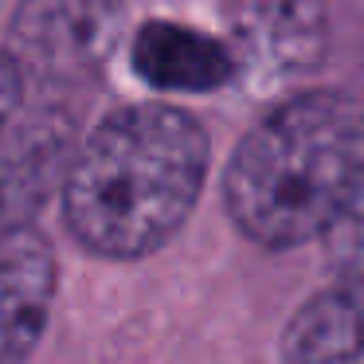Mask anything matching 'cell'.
<instances>
[{
    "mask_svg": "<svg viewBox=\"0 0 364 364\" xmlns=\"http://www.w3.org/2000/svg\"><path fill=\"white\" fill-rule=\"evenodd\" d=\"M208 173V134L173 106L114 110L63 176L71 235L106 259H141L181 231Z\"/></svg>",
    "mask_w": 364,
    "mask_h": 364,
    "instance_id": "6da1fadb",
    "label": "cell"
},
{
    "mask_svg": "<svg viewBox=\"0 0 364 364\" xmlns=\"http://www.w3.org/2000/svg\"><path fill=\"white\" fill-rule=\"evenodd\" d=\"M364 173V110L345 95H301L259 122L235 149L223 200L247 239L298 247L321 239Z\"/></svg>",
    "mask_w": 364,
    "mask_h": 364,
    "instance_id": "7a4b0ae2",
    "label": "cell"
},
{
    "mask_svg": "<svg viewBox=\"0 0 364 364\" xmlns=\"http://www.w3.org/2000/svg\"><path fill=\"white\" fill-rule=\"evenodd\" d=\"M122 0H24L9 28V55L28 90H63L90 79L110 55Z\"/></svg>",
    "mask_w": 364,
    "mask_h": 364,
    "instance_id": "3957f363",
    "label": "cell"
},
{
    "mask_svg": "<svg viewBox=\"0 0 364 364\" xmlns=\"http://www.w3.org/2000/svg\"><path fill=\"white\" fill-rule=\"evenodd\" d=\"M75 118L59 102H24L0 126V235L32 223L75 157Z\"/></svg>",
    "mask_w": 364,
    "mask_h": 364,
    "instance_id": "277c9868",
    "label": "cell"
},
{
    "mask_svg": "<svg viewBox=\"0 0 364 364\" xmlns=\"http://www.w3.org/2000/svg\"><path fill=\"white\" fill-rule=\"evenodd\" d=\"M55 298V251L32 223L0 235V364H24Z\"/></svg>",
    "mask_w": 364,
    "mask_h": 364,
    "instance_id": "5b68a950",
    "label": "cell"
},
{
    "mask_svg": "<svg viewBox=\"0 0 364 364\" xmlns=\"http://www.w3.org/2000/svg\"><path fill=\"white\" fill-rule=\"evenodd\" d=\"M282 364H364V274H345L294 314Z\"/></svg>",
    "mask_w": 364,
    "mask_h": 364,
    "instance_id": "8992f818",
    "label": "cell"
},
{
    "mask_svg": "<svg viewBox=\"0 0 364 364\" xmlns=\"http://www.w3.org/2000/svg\"><path fill=\"white\" fill-rule=\"evenodd\" d=\"M134 67L157 90H215L235 75V59L220 40L168 20H153L134 36Z\"/></svg>",
    "mask_w": 364,
    "mask_h": 364,
    "instance_id": "52a82bcc",
    "label": "cell"
},
{
    "mask_svg": "<svg viewBox=\"0 0 364 364\" xmlns=\"http://www.w3.org/2000/svg\"><path fill=\"white\" fill-rule=\"evenodd\" d=\"M321 239L329 243L333 259L345 267V274H364V173L329 220Z\"/></svg>",
    "mask_w": 364,
    "mask_h": 364,
    "instance_id": "ba28073f",
    "label": "cell"
},
{
    "mask_svg": "<svg viewBox=\"0 0 364 364\" xmlns=\"http://www.w3.org/2000/svg\"><path fill=\"white\" fill-rule=\"evenodd\" d=\"M28 102V82L9 51H0V126Z\"/></svg>",
    "mask_w": 364,
    "mask_h": 364,
    "instance_id": "9c48e42d",
    "label": "cell"
}]
</instances>
